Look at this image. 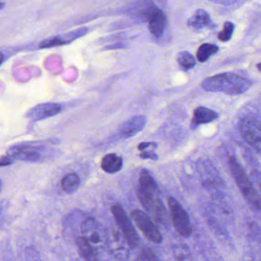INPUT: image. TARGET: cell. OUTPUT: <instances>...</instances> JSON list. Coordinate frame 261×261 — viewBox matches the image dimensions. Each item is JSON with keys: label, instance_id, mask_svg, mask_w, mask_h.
Masks as SVG:
<instances>
[{"label": "cell", "instance_id": "1", "mask_svg": "<svg viewBox=\"0 0 261 261\" xmlns=\"http://www.w3.org/2000/svg\"><path fill=\"white\" fill-rule=\"evenodd\" d=\"M137 194L146 213L156 223L167 226L169 224L168 216L161 198L159 187L147 170H142L140 173Z\"/></svg>", "mask_w": 261, "mask_h": 261}, {"label": "cell", "instance_id": "2", "mask_svg": "<svg viewBox=\"0 0 261 261\" xmlns=\"http://www.w3.org/2000/svg\"><path fill=\"white\" fill-rule=\"evenodd\" d=\"M251 82L247 78L233 73H224L210 76L204 80L202 87L212 93L228 95H240L249 90Z\"/></svg>", "mask_w": 261, "mask_h": 261}, {"label": "cell", "instance_id": "3", "mask_svg": "<svg viewBox=\"0 0 261 261\" xmlns=\"http://www.w3.org/2000/svg\"><path fill=\"white\" fill-rule=\"evenodd\" d=\"M228 166L231 175L247 202L256 210H261V198L250 182L243 167L234 156H230Z\"/></svg>", "mask_w": 261, "mask_h": 261}, {"label": "cell", "instance_id": "4", "mask_svg": "<svg viewBox=\"0 0 261 261\" xmlns=\"http://www.w3.org/2000/svg\"><path fill=\"white\" fill-rule=\"evenodd\" d=\"M81 236L96 249L99 251L106 249L107 228H104L94 218L85 217L81 225Z\"/></svg>", "mask_w": 261, "mask_h": 261}, {"label": "cell", "instance_id": "5", "mask_svg": "<svg viewBox=\"0 0 261 261\" xmlns=\"http://www.w3.org/2000/svg\"><path fill=\"white\" fill-rule=\"evenodd\" d=\"M130 246L119 228H107L106 249L118 261H127L129 258Z\"/></svg>", "mask_w": 261, "mask_h": 261}, {"label": "cell", "instance_id": "6", "mask_svg": "<svg viewBox=\"0 0 261 261\" xmlns=\"http://www.w3.org/2000/svg\"><path fill=\"white\" fill-rule=\"evenodd\" d=\"M170 218L176 231L184 238H189L193 232V227L190 218L184 207L175 198L167 199Z\"/></svg>", "mask_w": 261, "mask_h": 261}, {"label": "cell", "instance_id": "7", "mask_svg": "<svg viewBox=\"0 0 261 261\" xmlns=\"http://www.w3.org/2000/svg\"><path fill=\"white\" fill-rule=\"evenodd\" d=\"M130 217L146 239L155 244H161L163 242V236L159 228L145 212L133 210L130 213Z\"/></svg>", "mask_w": 261, "mask_h": 261}, {"label": "cell", "instance_id": "8", "mask_svg": "<svg viewBox=\"0 0 261 261\" xmlns=\"http://www.w3.org/2000/svg\"><path fill=\"white\" fill-rule=\"evenodd\" d=\"M111 210L119 231L125 236L129 243L130 248L138 247L140 243L139 238L123 207L120 204H116L112 207Z\"/></svg>", "mask_w": 261, "mask_h": 261}, {"label": "cell", "instance_id": "9", "mask_svg": "<svg viewBox=\"0 0 261 261\" xmlns=\"http://www.w3.org/2000/svg\"><path fill=\"white\" fill-rule=\"evenodd\" d=\"M243 139L255 150L261 151V123L253 118H245L239 123Z\"/></svg>", "mask_w": 261, "mask_h": 261}, {"label": "cell", "instance_id": "10", "mask_svg": "<svg viewBox=\"0 0 261 261\" xmlns=\"http://www.w3.org/2000/svg\"><path fill=\"white\" fill-rule=\"evenodd\" d=\"M8 155L13 160L37 162L42 158V149L35 144H16L9 149Z\"/></svg>", "mask_w": 261, "mask_h": 261}, {"label": "cell", "instance_id": "11", "mask_svg": "<svg viewBox=\"0 0 261 261\" xmlns=\"http://www.w3.org/2000/svg\"><path fill=\"white\" fill-rule=\"evenodd\" d=\"M62 110L60 104L55 102H46L40 104L32 108L28 113L29 119L35 121L42 120L47 118L53 117L59 114Z\"/></svg>", "mask_w": 261, "mask_h": 261}, {"label": "cell", "instance_id": "12", "mask_svg": "<svg viewBox=\"0 0 261 261\" xmlns=\"http://www.w3.org/2000/svg\"><path fill=\"white\" fill-rule=\"evenodd\" d=\"M156 6L152 0H139L128 9V14L132 18L141 21H148Z\"/></svg>", "mask_w": 261, "mask_h": 261}, {"label": "cell", "instance_id": "13", "mask_svg": "<svg viewBox=\"0 0 261 261\" xmlns=\"http://www.w3.org/2000/svg\"><path fill=\"white\" fill-rule=\"evenodd\" d=\"M147 123V118L144 116H135L130 118L120 127L119 136L122 139H128L135 136L144 129Z\"/></svg>", "mask_w": 261, "mask_h": 261}, {"label": "cell", "instance_id": "14", "mask_svg": "<svg viewBox=\"0 0 261 261\" xmlns=\"http://www.w3.org/2000/svg\"><path fill=\"white\" fill-rule=\"evenodd\" d=\"M147 22L150 34L155 38H160L165 31L167 17L161 9L156 7L149 18Z\"/></svg>", "mask_w": 261, "mask_h": 261}, {"label": "cell", "instance_id": "15", "mask_svg": "<svg viewBox=\"0 0 261 261\" xmlns=\"http://www.w3.org/2000/svg\"><path fill=\"white\" fill-rule=\"evenodd\" d=\"M217 118L218 114L216 112L206 107H199L194 110L192 125L193 126H198V125L210 123L216 120Z\"/></svg>", "mask_w": 261, "mask_h": 261}, {"label": "cell", "instance_id": "16", "mask_svg": "<svg viewBox=\"0 0 261 261\" xmlns=\"http://www.w3.org/2000/svg\"><path fill=\"white\" fill-rule=\"evenodd\" d=\"M76 245L80 255L85 261H99L98 252L91 245L88 243L82 236H77Z\"/></svg>", "mask_w": 261, "mask_h": 261}, {"label": "cell", "instance_id": "17", "mask_svg": "<svg viewBox=\"0 0 261 261\" xmlns=\"http://www.w3.org/2000/svg\"><path fill=\"white\" fill-rule=\"evenodd\" d=\"M211 23V18L208 12L203 9H198L188 20L187 24L190 29L200 30L203 28L210 26Z\"/></svg>", "mask_w": 261, "mask_h": 261}, {"label": "cell", "instance_id": "18", "mask_svg": "<svg viewBox=\"0 0 261 261\" xmlns=\"http://www.w3.org/2000/svg\"><path fill=\"white\" fill-rule=\"evenodd\" d=\"M122 158L116 153H108L102 158L101 162L102 170L108 173H117L122 169Z\"/></svg>", "mask_w": 261, "mask_h": 261}, {"label": "cell", "instance_id": "19", "mask_svg": "<svg viewBox=\"0 0 261 261\" xmlns=\"http://www.w3.org/2000/svg\"><path fill=\"white\" fill-rule=\"evenodd\" d=\"M80 184L81 181L77 175L75 173H68L61 180V188L65 193L70 194L77 190Z\"/></svg>", "mask_w": 261, "mask_h": 261}, {"label": "cell", "instance_id": "20", "mask_svg": "<svg viewBox=\"0 0 261 261\" xmlns=\"http://www.w3.org/2000/svg\"><path fill=\"white\" fill-rule=\"evenodd\" d=\"M218 50H219V47L216 44L205 43V44H202L198 49L196 58L199 62H205L210 59V57L217 53Z\"/></svg>", "mask_w": 261, "mask_h": 261}, {"label": "cell", "instance_id": "21", "mask_svg": "<svg viewBox=\"0 0 261 261\" xmlns=\"http://www.w3.org/2000/svg\"><path fill=\"white\" fill-rule=\"evenodd\" d=\"M173 254L176 261H193L191 251L185 244L173 245Z\"/></svg>", "mask_w": 261, "mask_h": 261}, {"label": "cell", "instance_id": "22", "mask_svg": "<svg viewBox=\"0 0 261 261\" xmlns=\"http://www.w3.org/2000/svg\"><path fill=\"white\" fill-rule=\"evenodd\" d=\"M177 61L179 65L184 70H190L196 65V61L191 54L187 51H182L178 55Z\"/></svg>", "mask_w": 261, "mask_h": 261}, {"label": "cell", "instance_id": "23", "mask_svg": "<svg viewBox=\"0 0 261 261\" xmlns=\"http://www.w3.org/2000/svg\"><path fill=\"white\" fill-rule=\"evenodd\" d=\"M67 44L64 39V35L52 37L41 41L39 44L40 48H50V47H58V46L64 45Z\"/></svg>", "mask_w": 261, "mask_h": 261}, {"label": "cell", "instance_id": "24", "mask_svg": "<svg viewBox=\"0 0 261 261\" xmlns=\"http://www.w3.org/2000/svg\"><path fill=\"white\" fill-rule=\"evenodd\" d=\"M234 29V24L230 22V21H227L224 24L223 30L218 35V38L222 42H226V41H229L232 37Z\"/></svg>", "mask_w": 261, "mask_h": 261}, {"label": "cell", "instance_id": "25", "mask_svg": "<svg viewBox=\"0 0 261 261\" xmlns=\"http://www.w3.org/2000/svg\"><path fill=\"white\" fill-rule=\"evenodd\" d=\"M140 261H161L156 254L150 248H144L139 254Z\"/></svg>", "mask_w": 261, "mask_h": 261}, {"label": "cell", "instance_id": "26", "mask_svg": "<svg viewBox=\"0 0 261 261\" xmlns=\"http://www.w3.org/2000/svg\"><path fill=\"white\" fill-rule=\"evenodd\" d=\"M139 156L141 159H149L152 160V161H158V154L153 151L142 152V153H140Z\"/></svg>", "mask_w": 261, "mask_h": 261}, {"label": "cell", "instance_id": "27", "mask_svg": "<svg viewBox=\"0 0 261 261\" xmlns=\"http://www.w3.org/2000/svg\"><path fill=\"white\" fill-rule=\"evenodd\" d=\"M14 160L7 155L0 158V167H6V166L11 165L13 163Z\"/></svg>", "mask_w": 261, "mask_h": 261}, {"label": "cell", "instance_id": "28", "mask_svg": "<svg viewBox=\"0 0 261 261\" xmlns=\"http://www.w3.org/2000/svg\"><path fill=\"white\" fill-rule=\"evenodd\" d=\"M150 146H153V147H156L158 144L154 142H142L138 144V148L139 150H145L147 147H150Z\"/></svg>", "mask_w": 261, "mask_h": 261}, {"label": "cell", "instance_id": "29", "mask_svg": "<svg viewBox=\"0 0 261 261\" xmlns=\"http://www.w3.org/2000/svg\"><path fill=\"white\" fill-rule=\"evenodd\" d=\"M125 47V44H122V43H117V44H112V45L107 46V47H106V49H108V50H113V49L124 48Z\"/></svg>", "mask_w": 261, "mask_h": 261}, {"label": "cell", "instance_id": "30", "mask_svg": "<svg viewBox=\"0 0 261 261\" xmlns=\"http://www.w3.org/2000/svg\"><path fill=\"white\" fill-rule=\"evenodd\" d=\"M3 59H4V57H3V54L0 53V65H1L2 63H3Z\"/></svg>", "mask_w": 261, "mask_h": 261}, {"label": "cell", "instance_id": "31", "mask_svg": "<svg viewBox=\"0 0 261 261\" xmlns=\"http://www.w3.org/2000/svg\"><path fill=\"white\" fill-rule=\"evenodd\" d=\"M4 7H5L4 3H1V2H0V10H2V9H3V8H4Z\"/></svg>", "mask_w": 261, "mask_h": 261}, {"label": "cell", "instance_id": "32", "mask_svg": "<svg viewBox=\"0 0 261 261\" xmlns=\"http://www.w3.org/2000/svg\"><path fill=\"white\" fill-rule=\"evenodd\" d=\"M257 69H258L259 71L261 72V63H259L257 65Z\"/></svg>", "mask_w": 261, "mask_h": 261}, {"label": "cell", "instance_id": "33", "mask_svg": "<svg viewBox=\"0 0 261 261\" xmlns=\"http://www.w3.org/2000/svg\"><path fill=\"white\" fill-rule=\"evenodd\" d=\"M2 188H3V184H2L1 179H0V192H1Z\"/></svg>", "mask_w": 261, "mask_h": 261}, {"label": "cell", "instance_id": "34", "mask_svg": "<svg viewBox=\"0 0 261 261\" xmlns=\"http://www.w3.org/2000/svg\"><path fill=\"white\" fill-rule=\"evenodd\" d=\"M260 190H261V184H260Z\"/></svg>", "mask_w": 261, "mask_h": 261}]
</instances>
